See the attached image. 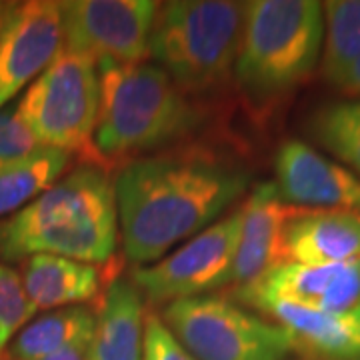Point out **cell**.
<instances>
[{
	"instance_id": "cell-1",
	"label": "cell",
	"mask_w": 360,
	"mask_h": 360,
	"mask_svg": "<svg viewBox=\"0 0 360 360\" xmlns=\"http://www.w3.org/2000/svg\"><path fill=\"white\" fill-rule=\"evenodd\" d=\"M250 186L245 168L206 153L130 160L115 179L118 238L134 266L158 262L212 226Z\"/></svg>"
},
{
	"instance_id": "cell-2",
	"label": "cell",
	"mask_w": 360,
	"mask_h": 360,
	"mask_svg": "<svg viewBox=\"0 0 360 360\" xmlns=\"http://www.w3.org/2000/svg\"><path fill=\"white\" fill-rule=\"evenodd\" d=\"M118 240L115 180L90 160L0 220V258L6 262L54 255L98 266L112 258Z\"/></svg>"
},
{
	"instance_id": "cell-3",
	"label": "cell",
	"mask_w": 360,
	"mask_h": 360,
	"mask_svg": "<svg viewBox=\"0 0 360 360\" xmlns=\"http://www.w3.org/2000/svg\"><path fill=\"white\" fill-rule=\"evenodd\" d=\"M101 106L94 129L98 162L136 160L186 139L202 112L160 66L98 63Z\"/></svg>"
},
{
	"instance_id": "cell-4",
	"label": "cell",
	"mask_w": 360,
	"mask_h": 360,
	"mask_svg": "<svg viewBox=\"0 0 360 360\" xmlns=\"http://www.w3.org/2000/svg\"><path fill=\"white\" fill-rule=\"evenodd\" d=\"M322 39V2H245L234 78L248 98L278 101L314 75L321 65Z\"/></svg>"
},
{
	"instance_id": "cell-5",
	"label": "cell",
	"mask_w": 360,
	"mask_h": 360,
	"mask_svg": "<svg viewBox=\"0 0 360 360\" xmlns=\"http://www.w3.org/2000/svg\"><path fill=\"white\" fill-rule=\"evenodd\" d=\"M245 2H158L148 56L191 94L214 92L234 77Z\"/></svg>"
},
{
	"instance_id": "cell-6",
	"label": "cell",
	"mask_w": 360,
	"mask_h": 360,
	"mask_svg": "<svg viewBox=\"0 0 360 360\" xmlns=\"http://www.w3.org/2000/svg\"><path fill=\"white\" fill-rule=\"evenodd\" d=\"M98 106L101 77L96 60L60 49L26 89L16 112L40 146L98 162L92 144Z\"/></svg>"
},
{
	"instance_id": "cell-7",
	"label": "cell",
	"mask_w": 360,
	"mask_h": 360,
	"mask_svg": "<svg viewBox=\"0 0 360 360\" xmlns=\"http://www.w3.org/2000/svg\"><path fill=\"white\" fill-rule=\"evenodd\" d=\"M160 321L194 360H286L295 352L276 322L224 296L168 302Z\"/></svg>"
},
{
	"instance_id": "cell-8",
	"label": "cell",
	"mask_w": 360,
	"mask_h": 360,
	"mask_svg": "<svg viewBox=\"0 0 360 360\" xmlns=\"http://www.w3.org/2000/svg\"><path fill=\"white\" fill-rule=\"evenodd\" d=\"M243 229V206L217 220L155 264L134 266L130 281L148 302H174L224 286Z\"/></svg>"
},
{
	"instance_id": "cell-9",
	"label": "cell",
	"mask_w": 360,
	"mask_h": 360,
	"mask_svg": "<svg viewBox=\"0 0 360 360\" xmlns=\"http://www.w3.org/2000/svg\"><path fill=\"white\" fill-rule=\"evenodd\" d=\"M60 6L63 49L92 60L141 65L158 2L150 0H66Z\"/></svg>"
},
{
	"instance_id": "cell-10",
	"label": "cell",
	"mask_w": 360,
	"mask_h": 360,
	"mask_svg": "<svg viewBox=\"0 0 360 360\" xmlns=\"http://www.w3.org/2000/svg\"><path fill=\"white\" fill-rule=\"evenodd\" d=\"M234 300L255 310L270 302H292L347 314L360 300V258L338 264L278 262L257 281L234 288Z\"/></svg>"
},
{
	"instance_id": "cell-11",
	"label": "cell",
	"mask_w": 360,
	"mask_h": 360,
	"mask_svg": "<svg viewBox=\"0 0 360 360\" xmlns=\"http://www.w3.org/2000/svg\"><path fill=\"white\" fill-rule=\"evenodd\" d=\"M63 49L60 6L52 0L20 2L0 34V110L44 72Z\"/></svg>"
},
{
	"instance_id": "cell-12",
	"label": "cell",
	"mask_w": 360,
	"mask_h": 360,
	"mask_svg": "<svg viewBox=\"0 0 360 360\" xmlns=\"http://www.w3.org/2000/svg\"><path fill=\"white\" fill-rule=\"evenodd\" d=\"M276 191L292 208H359L360 179L309 142L284 141L274 156Z\"/></svg>"
},
{
	"instance_id": "cell-13",
	"label": "cell",
	"mask_w": 360,
	"mask_h": 360,
	"mask_svg": "<svg viewBox=\"0 0 360 360\" xmlns=\"http://www.w3.org/2000/svg\"><path fill=\"white\" fill-rule=\"evenodd\" d=\"M359 258V208H292L283 229L281 262L338 264Z\"/></svg>"
},
{
	"instance_id": "cell-14",
	"label": "cell",
	"mask_w": 360,
	"mask_h": 360,
	"mask_svg": "<svg viewBox=\"0 0 360 360\" xmlns=\"http://www.w3.org/2000/svg\"><path fill=\"white\" fill-rule=\"evenodd\" d=\"M292 212L274 182H260L243 205V229L224 286H245L281 262L283 229Z\"/></svg>"
},
{
	"instance_id": "cell-15",
	"label": "cell",
	"mask_w": 360,
	"mask_h": 360,
	"mask_svg": "<svg viewBox=\"0 0 360 360\" xmlns=\"http://www.w3.org/2000/svg\"><path fill=\"white\" fill-rule=\"evenodd\" d=\"M144 296L130 278L115 276L98 309L89 360H144Z\"/></svg>"
},
{
	"instance_id": "cell-16",
	"label": "cell",
	"mask_w": 360,
	"mask_h": 360,
	"mask_svg": "<svg viewBox=\"0 0 360 360\" xmlns=\"http://www.w3.org/2000/svg\"><path fill=\"white\" fill-rule=\"evenodd\" d=\"M290 336L292 350L307 360H360V342L347 314L292 302H270L258 310Z\"/></svg>"
},
{
	"instance_id": "cell-17",
	"label": "cell",
	"mask_w": 360,
	"mask_h": 360,
	"mask_svg": "<svg viewBox=\"0 0 360 360\" xmlns=\"http://www.w3.org/2000/svg\"><path fill=\"white\" fill-rule=\"evenodd\" d=\"M20 278L34 312L86 307L98 298L103 274L96 264L54 255H34L22 260Z\"/></svg>"
},
{
	"instance_id": "cell-18",
	"label": "cell",
	"mask_w": 360,
	"mask_h": 360,
	"mask_svg": "<svg viewBox=\"0 0 360 360\" xmlns=\"http://www.w3.org/2000/svg\"><path fill=\"white\" fill-rule=\"evenodd\" d=\"M96 314L89 307L49 310L26 324L2 360H42L92 336Z\"/></svg>"
},
{
	"instance_id": "cell-19",
	"label": "cell",
	"mask_w": 360,
	"mask_h": 360,
	"mask_svg": "<svg viewBox=\"0 0 360 360\" xmlns=\"http://www.w3.org/2000/svg\"><path fill=\"white\" fill-rule=\"evenodd\" d=\"M72 156L40 146L32 155L0 167V217L14 214L51 188L66 172Z\"/></svg>"
},
{
	"instance_id": "cell-20",
	"label": "cell",
	"mask_w": 360,
	"mask_h": 360,
	"mask_svg": "<svg viewBox=\"0 0 360 360\" xmlns=\"http://www.w3.org/2000/svg\"><path fill=\"white\" fill-rule=\"evenodd\" d=\"M312 141L360 179V98L321 104L307 120Z\"/></svg>"
},
{
	"instance_id": "cell-21",
	"label": "cell",
	"mask_w": 360,
	"mask_h": 360,
	"mask_svg": "<svg viewBox=\"0 0 360 360\" xmlns=\"http://www.w3.org/2000/svg\"><path fill=\"white\" fill-rule=\"evenodd\" d=\"M322 16L321 77L330 86H336L360 58V0L322 2Z\"/></svg>"
},
{
	"instance_id": "cell-22",
	"label": "cell",
	"mask_w": 360,
	"mask_h": 360,
	"mask_svg": "<svg viewBox=\"0 0 360 360\" xmlns=\"http://www.w3.org/2000/svg\"><path fill=\"white\" fill-rule=\"evenodd\" d=\"M20 272L0 262V360L16 335L34 319Z\"/></svg>"
},
{
	"instance_id": "cell-23",
	"label": "cell",
	"mask_w": 360,
	"mask_h": 360,
	"mask_svg": "<svg viewBox=\"0 0 360 360\" xmlns=\"http://www.w3.org/2000/svg\"><path fill=\"white\" fill-rule=\"evenodd\" d=\"M40 144L32 136L22 118L14 108L0 110V167L16 162L39 150Z\"/></svg>"
},
{
	"instance_id": "cell-24",
	"label": "cell",
	"mask_w": 360,
	"mask_h": 360,
	"mask_svg": "<svg viewBox=\"0 0 360 360\" xmlns=\"http://www.w3.org/2000/svg\"><path fill=\"white\" fill-rule=\"evenodd\" d=\"M144 360H194L170 335L158 314H146L144 321Z\"/></svg>"
},
{
	"instance_id": "cell-25",
	"label": "cell",
	"mask_w": 360,
	"mask_h": 360,
	"mask_svg": "<svg viewBox=\"0 0 360 360\" xmlns=\"http://www.w3.org/2000/svg\"><path fill=\"white\" fill-rule=\"evenodd\" d=\"M335 89L347 98H360V58L348 68V72L340 78Z\"/></svg>"
},
{
	"instance_id": "cell-26",
	"label": "cell",
	"mask_w": 360,
	"mask_h": 360,
	"mask_svg": "<svg viewBox=\"0 0 360 360\" xmlns=\"http://www.w3.org/2000/svg\"><path fill=\"white\" fill-rule=\"evenodd\" d=\"M89 345L90 338H84V340H78L75 345L63 348L42 360H89Z\"/></svg>"
},
{
	"instance_id": "cell-27",
	"label": "cell",
	"mask_w": 360,
	"mask_h": 360,
	"mask_svg": "<svg viewBox=\"0 0 360 360\" xmlns=\"http://www.w3.org/2000/svg\"><path fill=\"white\" fill-rule=\"evenodd\" d=\"M18 4H20V2H6V0H0V34H2V30L6 28V25H8V20H11V16L14 14V11L18 8Z\"/></svg>"
},
{
	"instance_id": "cell-28",
	"label": "cell",
	"mask_w": 360,
	"mask_h": 360,
	"mask_svg": "<svg viewBox=\"0 0 360 360\" xmlns=\"http://www.w3.org/2000/svg\"><path fill=\"white\" fill-rule=\"evenodd\" d=\"M347 316L348 321H350V324H352V330H354V335H356V338H359L360 342V300L352 307V309L348 310Z\"/></svg>"
},
{
	"instance_id": "cell-29",
	"label": "cell",
	"mask_w": 360,
	"mask_h": 360,
	"mask_svg": "<svg viewBox=\"0 0 360 360\" xmlns=\"http://www.w3.org/2000/svg\"><path fill=\"white\" fill-rule=\"evenodd\" d=\"M359 210H360V202H359Z\"/></svg>"
}]
</instances>
